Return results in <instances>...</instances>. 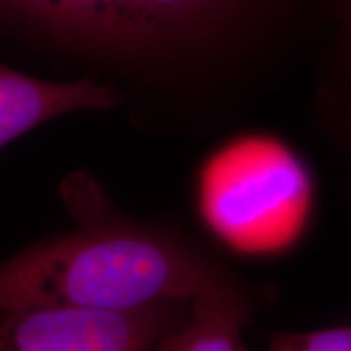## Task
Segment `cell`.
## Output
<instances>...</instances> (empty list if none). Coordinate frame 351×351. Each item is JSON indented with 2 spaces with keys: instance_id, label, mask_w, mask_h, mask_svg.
Segmentation results:
<instances>
[{
  "instance_id": "obj_7",
  "label": "cell",
  "mask_w": 351,
  "mask_h": 351,
  "mask_svg": "<svg viewBox=\"0 0 351 351\" xmlns=\"http://www.w3.org/2000/svg\"><path fill=\"white\" fill-rule=\"evenodd\" d=\"M213 0H124L143 43L165 26L176 25L212 5Z\"/></svg>"
},
{
  "instance_id": "obj_2",
  "label": "cell",
  "mask_w": 351,
  "mask_h": 351,
  "mask_svg": "<svg viewBox=\"0 0 351 351\" xmlns=\"http://www.w3.org/2000/svg\"><path fill=\"white\" fill-rule=\"evenodd\" d=\"M210 230L241 252L283 251L307 225L314 182L304 163L267 137L236 140L219 150L197 184Z\"/></svg>"
},
{
  "instance_id": "obj_3",
  "label": "cell",
  "mask_w": 351,
  "mask_h": 351,
  "mask_svg": "<svg viewBox=\"0 0 351 351\" xmlns=\"http://www.w3.org/2000/svg\"><path fill=\"white\" fill-rule=\"evenodd\" d=\"M191 301L166 300L134 309L44 306L0 320V351H153L186 322Z\"/></svg>"
},
{
  "instance_id": "obj_5",
  "label": "cell",
  "mask_w": 351,
  "mask_h": 351,
  "mask_svg": "<svg viewBox=\"0 0 351 351\" xmlns=\"http://www.w3.org/2000/svg\"><path fill=\"white\" fill-rule=\"evenodd\" d=\"M256 302L257 293L236 276L194 298L186 322L166 333L153 351H247L243 330Z\"/></svg>"
},
{
  "instance_id": "obj_1",
  "label": "cell",
  "mask_w": 351,
  "mask_h": 351,
  "mask_svg": "<svg viewBox=\"0 0 351 351\" xmlns=\"http://www.w3.org/2000/svg\"><path fill=\"white\" fill-rule=\"evenodd\" d=\"M78 226L0 263V315L44 306L134 309L194 298L236 278L199 243L108 207L96 184L65 186Z\"/></svg>"
},
{
  "instance_id": "obj_6",
  "label": "cell",
  "mask_w": 351,
  "mask_h": 351,
  "mask_svg": "<svg viewBox=\"0 0 351 351\" xmlns=\"http://www.w3.org/2000/svg\"><path fill=\"white\" fill-rule=\"evenodd\" d=\"M56 32L108 46H137L143 39L124 0H7Z\"/></svg>"
},
{
  "instance_id": "obj_10",
  "label": "cell",
  "mask_w": 351,
  "mask_h": 351,
  "mask_svg": "<svg viewBox=\"0 0 351 351\" xmlns=\"http://www.w3.org/2000/svg\"><path fill=\"white\" fill-rule=\"evenodd\" d=\"M348 20H350V26H351V0H348Z\"/></svg>"
},
{
  "instance_id": "obj_9",
  "label": "cell",
  "mask_w": 351,
  "mask_h": 351,
  "mask_svg": "<svg viewBox=\"0 0 351 351\" xmlns=\"http://www.w3.org/2000/svg\"><path fill=\"white\" fill-rule=\"evenodd\" d=\"M346 138H348V150L351 156V103H350V111H348V125H346Z\"/></svg>"
},
{
  "instance_id": "obj_4",
  "label": "cell",
  "mask_w": 351,
  "mask_h": 351,
  "mask_svg": "<svg viewBox=\"0 0 351 351\" xmlns=\"http://www.w3.org/2000/svg\"><path fill=\"white\" fill-rule=\"evenodd\" d=\"M117 103L119 93L108 85L39 80L0 64V148L62 114L109 109Z\"/></svg>"
},
{
  "instance_id": "obj_8",
  "label": "cell",
  "mask_w": 351,
  "mask_h": 351,
  "mask_svg": "<svg viewBox=\"0 0 351 351\" xmlns=\"http://www.w3.org/2000/svg\"><path fill=\"white\" fill-rule=\"evenodd\" d=\"M267 351H351V326L271 333Z\"/></svg>"
}]
</instances>
